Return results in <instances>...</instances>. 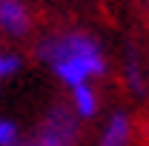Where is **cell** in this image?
Instances as JSON below:
<instances>
[{
	"instance_id": "obj_9",
	"label": "cell",
	"mask_w": 149,
	"mask_h": 146,
	"mask_svg": "<svg viewBox=\"0 0 149 146\" xmlns=\"http://www.w3.org/2000/svg\"><path fill=\"white\" fill-rule=\"evenodd\" d=\"M143 12H146V17H149V0H143Z\"/></svg>"
},
{
	"instance_id": "obj_4",
	"label": "cell",
	"mask_w": 149,
	"mask_h": 146,
	"mask_svg": "<svg viewBox=\"0 0 149 146\" xmlns=\"http://www.w3.org/2000/svg\"><path fill=\"white\" fill-rule=\"evenodd\" d=\"M135 143V120L129 112L118 109L103 120L95 146H132Z\"/></svg>"
},
{
	"instance_id": "obj_8",
	"label": "cell",
	"mask_w": 149,
	"mask_h": 146,
	"mask_svg": "<svg viewBox=\"0 0 149 146\" xmlns=\"http://www.w3.org/2000/svg\"><path fill=\"white\" fill-rule=\"evenodd\" d=\"M20 140V129L15 120L9 117H0V146H15Z\"/></svg>"
},
{
	"instance_id": "obj_5",
	"label": "cell",
	"mask_w": 149,
	"mask_h": 146,
	"mask_svg": "<svg viewBox=\"0 0 149 146\" xmlns=\"http://www.w3.org/2000/svg\"><path fill=\"white\" fill-rule=\"evenodd\" d=\"M123 80L135 97H146L149 92V72L143 66V57H141V49L129 46L126 55H123Z\"/></svg>"
},
{
	"instance_id": "obj_2",
	"label": "cell",
	"mask_w": 149,
	"mask_h": 146,
	"mask_svg": "<svg viewBox=\"0 0 149 146\" xmlns=\"http://www.w3.org/2000/svg\"><path fill=\"white\" fill-rule=\"evenodd\" d=\"M80 140V120L74 117L69 103H55L40 117L32 132L20 135L15 146H77Z\"/></svg>"
},
{
	"instance_id": "obj_3",
	"label": "cell",
	"mask_w": 149,
	"mask_h": 146,
	"mask_svg": "<svg viewBox=\"0 0 149 146\" xmlns=\"http://www.w3.org/2000/svg\"><path fill=\"white\" fill-rule=\"evenodd\" d=\"M35 29V15L26 0H0V37L23 40Z\"/></svg>"
},
{
	"instance_id": "obj_6",
	"label": "cell",
	"mask_w": 149,
	"mask_h": 146,
	"mask_svg": "<svg viewBox=\"0 0 149 146\" xmlns=\"http://www.w3.org/2000/svg\"><path fill=\"white\" fill-rule=\"evenodd\" d=\"M69 109L74 112L77 120H95L100 112V95L95 83H80L69 89Z\"/></svg>"
},
{
	"instance_id": "obj_1",
	"label": "cell",
	"mask_w": 149,
	"mask_h": 146,
	"mask_svg": "<svg viewBox=\"0 0 149 146\" xmlns=\"http://www.w3.org/2000/svg\"><path fill=\"white\" fill-rule=\"evenodd\" d=\"M37 60H43L55 77L66 86H80V83H95L109 72V57L97 37L83 32V29H60L49 32L37 40Z\"/></svg>"
},
{
	"instance_id": "obj_7",
	"label": "cell",
	"mask_w": 149,
	"mask_h": 146,
	"mask_svg": "<svg viewBox=\"0 0 149 146\" xmlns=\"http://www.w3.org/2000/svg\"><path fill=\"white\" fill-rule=\"evenodd\" d=\"M20 66H23V57H20L17 52L0 49V83H3V80H12V77L20 72Z\"/></svg>"
}]
</instances>
